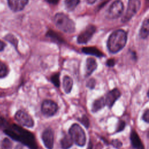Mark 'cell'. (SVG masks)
Returning <instances> with one entry per match:
<instances>
[{
	"label": "cell",
	"mask_w": 149,
	"mask_h": 149,
	"mask_svg": "<svg viewBox=\"0 0 149 149\" xmlns=\"http://www.w3.org/2000/svg\"><path fill=\"white\" fill-rule=\"evenodd\" d=\"M127 41L126 33L123 30H115L108 38L107 47L111 53H116L121 50Z\"/></svg>",
	"instance_id": "1"
},
{
	"label": "cell",
	"mask_w": 149,
	"mask_h": 149,
	"mask_svg": "<svg viewBox=\"0 0 149 149\" xmlns=\"http://www.w3.org/2000/svg\"><path fill=\"white\" fill-rule=\"evenodd\" d=\"M10 127L17 133L18 135V141H20L31 149H37V144L32 133L15 124H13Z\"/></svg>",
	"instance_id": "2"
},
{
	"label": "cell",
	"mask_w": 149,
	"mask_h": 149,
	"mask_svg": "<svg viewBox=\"0 0 149 149\" xmlns=\"http://www.w3.org/2000/svg\"><path fill=\"white\" fill-rule=\"evenodd\" d=\"M56 27L63 32L72 33L75 30V24L66 15L62 13L56 14L54 17Z\"/></svg>",
	"instance_id": "3"
},
{
	"label": "cell",
	"mask_w": 149,
	"mask_h": 149,
	"mask_svg": "<svg viewBox=\"0 0 149 149\" xmlns=\"http://www.w3.org/2000/svg\"><path fill=\"white\" fill-rule=\"evenodd\" d=\"M69 133L73 141L79 146H84L86 141V137L83 129L78 124L72 125L69 130Z\"/></svg>",
	"instance_id": "4"
},
{
	"label": "cell",
	"mask_w": 149,
	"mask_h": 149,
	"mask_svg": "<svg viewBox=\"0 0 149 149\" xmlns=\"http://www.w3.org/2000/svg\"><path fill=\"white\" fill-rule=\"evenodd\" d=\"M141 2L140 0H129L126 12L122 17V22H128L140 9Z\"/></svg>",
	"instance_id": "5"
},
{
	"label": "cell",
	"mask_w": 149,
	"mask_h": 149,
	"mask_svg": "<svg viewBox=\"0 0 149 149\" xmlns=\"http://www.w3.org/2000/svg\"><path fill=\"white\" fill-rule=\"evenodd\" d=\"M123 10V4L120 0L115 1L109 6L107 16L109 19H114L119 17Z\"/></svg>",
	"instance_id": "6"
},
{
	"label": "cell",
	"mask_w": 149,
	"mask_h": 149,
	"mask_svg": "<svg viewBox=\"0 0 149 149\" xmlns=\"http://www.w3.org/2000/svg\"><path fill=\"white\" fill-rule=\"evenodd\" d=\"M15 118L16 121L22 126L32 127L34 125V120L31 116L23 111H18L15 115Z\"/></svg>",
	"instance_id": "7"
},
{
	"label": "cell",
	"mask_w": 149,
	"mask_h": 149,
	"mask_svg": "<svg viewBox=\"0 0 149 149\" xmlns=\"http://www.w3.org/2000/svg\"><path fill=\"white\" fill-rule=\"evenodd\" d=\"M58 105L52 100H46L41 105V111L42 113L47 116L54 115L58 111Z\"/></svg>",
	"instance_id": "8"
},
{
	"label": "cell",
	"mask_w": 149,
	"mask_h": 149,
	"mask_svg": "<svg viewBox=\"0 0 149 149\" xmlns=\"http://www.w3.org/2000/svg\"><path fill=\"white\" fill-rule=\"evenodd\" d=\"M95 27L93 25L88 26L77 37V42L79 44L87 43L95 32Z\"/></svg>",
	"instance_id": "9"
},
{
	"label": "cell",
	"mask_w": 149,
	"mask_h": 149,
	"mask_svg": "<svg viewBox=\"0 0 149 149\" xmlns=\"http://www.w3.org/2000/svg\"><path fill=\"white\" fill-rule=\"evenodd\" d=\"M43 143L48 149H52L54 147V133L51 129H45L42 134Z\"/></svg>",
	"instance_id": "10"
},
{
	"label": "cell",
	"mask_w": 149,
	"mask_h": 149,
	"mask_svg": "<svg viewBox=\"0 0 149 149\" xmlns=\"http://www.w3.org/2000/svg\"><path fill=\"white\" fill-rule=\"evenodd\" d=\"M120 96V93L118 89L114 88L111 90L107 93L106 98L105 99L106 105L109 108H111L114 104L115 102L119 98Z\"/></svg>",
	"instance_id": "11"
},
{
	"label": "cell",
	"mask_w": 149,
	"mask_h": 149,
	"mask_svg": "<svg viewBox=\"0 0 149 149\" xmlns=\"http://www.w3.org/2000/svg\"><path fill=\"white\" fill-rule=\"evenodd\" d=\"M28 2L29 0H8L9 8L14 12H19L23 10Z\"/></svg>",
	"instance_id": "12"
},
{
	"label": "cell",
	"mask_w": 149,
	"mask_h": 149,
	"mask_svg": "<svg viewBox=\"0 0 149 149\" xmlns=\"http://www.w3.org/2000/svg\"><path fill=\"white\" fill-rule=\"evenodd\" d=\"M130 138L131 143L134 148L144 149V146L143 145V143H142L140 137H139L138 134L134 130H133L131 132Z\"/></svg>",
	"instance_id": "13"
},
{
	"label": "cell",
	"mask_w": 149,
	"mask_h": 149,
	"mask_svg": "<svg viewBox=\"0 0 149 149\" xmlns=\"http://www.w3.org/2000/svg\"><path fill=\"white\" fill-rule=\"evenodd\" d=\"M97 64L95 60L92 58H88L86 61V75L90 76L97 68Z\"/></svg>",
	"instance_id": "14"
},
{
	"label": "cell",
	"mask_w": 149,
	"mask_h": 149,
	"mask_svg": "<svg viewBox=\"0 0 149 149\" xmlns=\"http://www.w3.org/2000/svg\"><path fill=\"white\" fill-rule=\"evenodd\" d=\"M83 52L86 54H90L92 55H94L97 57H101L104 56L103 53L100 51L98 48L93 47H84L82 48Z\"/></svg>",
	"instance_id": "15"
},
{
	"label": "cell",
	"mask_w": 149,
	"mask_h": 149,
	"mask_svg": "<svg viewBox=\"0 0 149 149\" xmlns=\"http://www.w3.org/2000/svg\"><path fill=\"white\" fill-rule=\"evenodd\" d=\"M106 105L105 100L104 97H101L95 100L93 104L91 111L93 112H96L100 110Z\"/></svg>",
	"instance_id": "16"
},
{
	"label": "cell",
	"mask_w": 149,
	"mask_h": 149,
	"mask_svg": "<svg viewBox=\"0 0 149 149\" xmlns=\"http://www.w3.org/2000/svg\"><path fill=\"white\" fill-rule=\"evenodd\" d=\"M139 34L141 38H146L149 36V19L143 22Z\"/></svg>",
	"instance_id": "17"
},
{
	"label": "cell",
	"mask_w": 149,
	"mask_h": 149,
	"mask_svg": "<svg viewBox=\"0 0 149 149\" xmlns=\"http://www.w3.org/2000/svg\"><path fill=\"white\" fill-rule=\"evenodd\" d=\"M73 140L69 134L65 135L61 140V147L63 149H68L73 145Z\"/></svg>",
	"instance_id": "18"
},
{
	"label": "cell",
	"mask_w": 149,
	"mask_h": 149,
	"mask_svg": "<svg viewBox=\"0 0 149 149\" xmlns=\"http://www.w3.org/2000/svg\"><path fill=\"white\" fill-rule=\"evenodd\" d=\"M73 80L68 76H65L63 79V88L65 93H69L72 88Z\"/></svg>",
	"instance_id": "19"
},
{
	"label": "cell",
	"mask_w": 149,
	"mask_h": 149,
	"mask_svg": "<svg viewBox=\"0 0 149 149\" xmlns=\"http://www.w3.org/2000/svg\"><path fill=\"white\" fill-rule=\"evenodd\" d=\"M80 2V0H65V5L68 11L73 10Z\"/></svg>",
	"instance_id": "20"
},
{
	"label": "cell",
	"mask_w": 149,
	"mask_h": 149,
	"mask_svg": "<svg viewBox=\"0 0 149 149\" xmlns=\"http://www.w3.org/2000/svg\"><path fill=\"white\" fill-rule=\"evenodd\" d=\"M8 73L7 66L3 62L0 61V78L5 77Z\"/></svg>",
	"instance_id": "21"
},
{
	"label": "cell",
	"mask_w": 149,
	"mask_h": 149,
	"mask_svg": "<svg viewBox=\"0 0 149 149\" xmlns=\"http://www.w3.org/2000/svg\"><path fill=\"white\" fill-rule=\"evenodd\" d=\"M51 80L52 83L56 87H59L60 86V81H59V73H55L53 74L51 77Z\"/></svg>",
	"instance_id": "22"
},
{
	"label": "cell",
	"mask_w": 149,
	"mask_h": 149,
	"mask_svg": "<svg viewBox=\"0 0 149 149\" xmlns=\"http://www.w3.org/2000/svg\"><path fill=\"white\" fill-rule=\"evenodd\" d=\"M12 146V143L8 139L5 138L2 140L1 147L3 149H11Z\"/></svg>",
	"instance_id": "23"
},
{
	"label": "cell",
	"mask_w": 149,
	"mask_h": 149,
	"mask_svg": "<svg viewBox=\"0 0 149 149\" xmlns=\"http://www.w3.org/2000/svg\"><path fill=\"white\" fill-rule=\"evenodd\" d=\"M79 120L80 122V123L84 125L86 128H88L90 125V122L89 119L86 115H83L81 118L79 119Z\"/></svg>",
	"instance_id": "24"
},
{
	"label": "cell",
	"mask_w": 149,
	"mask_h": 149,
	"mask_svg": "<svg viewBox=\"0 0 149 149\" xmlns=\"http://www.w3.org/2000/svg\"><path fill=\"white\" fill-rule=\"evenodd\" d=\"M6 38V40H8V41H9L10 42H11L12 44H13V45L16 46H17V39L13 36V35H11V34H9L8 36H6L5 37Z\"/></svg>",
	"instance_id": "25"
},
{
	"label": "cell",
	"mask_w": 149,
	"mask_h": 149,
	"mask_svg": "<svg viewBox=\"0 0 149 149\" xmlns=\"http://www.w3.org/2000/svg\"><path fill=\"white\" fill-rule=\"evenodd\" d=\"M125 122L123 120H119L118 124V127L116 129V132H119L122 131L125 127Z\"/></svg>",
	"instance_id": "26"
},
{
	"label": "cell",
	"mask_w": 149,
	"mask_h": 149,
	"mask_svg": "<svg viewBox=\"0 0 149 149\" xmlns=\"http://www.w3.org/2000/svg\"><path fill=\"white\" fill-rule=\"evenodd\" d=\"M112 145L117 148H120V147H122V143L121 141H120L118 139H114L112 141Z\"/></svg>",
	"instance_id": "27"
},
{
	"label": "cell",
	"mask_w": 149,
	"mask_h": 149,
	"mask_svg": "<svg viewBox=\"0 0 149 149\" xmlns=\"http://www.w3.org/2000/svg\"><path fill=\"white\" fill-rule=\"evenodd\" d=\"M142 118H143V119L145 122H146L147 123H149V109L146 110L144 112V113L143 115V117Z\"/></svg>",
	"instance_id": "28"
},
{
	"label": "cell",
	"mask_w": 149,
	"mask_h": 149,
	"mask_svg": "<svg viewBox=\"0 0 149 149\" xmlns=\"http://www.w3.org/2000/svg\"><path fill=\"white\" fill-rule=\"evenodd\" d=\"M95 83V80H94L93 79H90V80L88 81V83H87V86L92 89V88H93L94 87Z\"/></svg>",
	"instance_id": "29"
},
{
	"label": "cell",
	"mask_w": 149,
	"mask_h": 149,
	"mask_svg": "<svg viewBox=\"0 0 149 149\" xmlns=\"http://www.w3.org/2000/svg\"><path fill=\"white\" fill-rule=\"evenodd\" d=\"M107 64L108 65V66H113L115 64V61L113 59H109L107 62Z\"/></svg>",
	"instance_id": "30"
},
{
	"label": "cell",
	"mask_w": 149,
	"mask_h": 149,
	"mask_svg": "<svg viewBox=\"0 0 149 149\" xmlns=\"http://www.w3.org/2000/svg\"><path fill=\"white\" fill-rule=\"evenodd\" d=\"M59 0H45V1H47L48 3H51V4H53V5H56L58 3Z\"/></svg>",
	"instance_id": "31"
},
{
	"label": "cell",
	"mask_w": 149,
	"mask_h": 149,
	"mask_svg": "<svg viewBox=\"0 0 149 149\" xmlns=\"http://www.w3.org/2000/svg\"><path fill=\"white\" fill-rule=\"evenodd\" d=\"M5 47V44L3 41L0 40V51H2L4 49Z\"/></svg>",
	"instance_id": "32"
},
{
	"label": "cell",
	"mask_w": 149,
	"mask_h": 149,
	"mask_svg": "<svg viewBox=\"0 0 149 149\" xmlns=\"http://www.w3.org/2000/svg\"><path fill=\"white\" fill-rule=\"evenodd\" d=\"M96 1H97V0H87V2H88V3H90V4H93V3H95Z\"/></svg>",
	"instance_id": "33"
},
{
	"label": "cell",
	"mask_w": 149,
	"mask_h": 149,
	"mask_svg": "<svg viewBox=\"0 0 149 149\" xmlns=\"http://www.w3.org/2000/svg\"><path fill=\"white\" fill-rule=\"evenodd\" d=\"M93 148V145H92V143L91 141L89 142V144H88V147L87 149H92Z\"/></svg>",
	"instance_id": "34"
},
{
	"label": "cell",
	"mask_w": 149,
	"mask_h": 149,
	"mask_svg": "<svg viewBox=\"0 0 149 149\" xmlns=\"http://www.w3.org/2000/svg\"><path fill=\"white\" fill-rule=\"evenodd\" d=\"M147 95H148V97H149V91H148V93H147Z\"/></svg>",
	"instance_id": "35"
}]
</instances>
